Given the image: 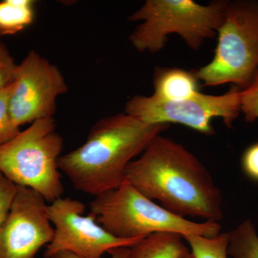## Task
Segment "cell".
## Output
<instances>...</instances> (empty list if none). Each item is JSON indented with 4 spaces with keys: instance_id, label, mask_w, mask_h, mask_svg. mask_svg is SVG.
I'll use <instances>...</instances> for the list:
<instances>
[{
    "instance_id": "6da1fadb",
    "label": "cell",
    "mask_w": 258,
    "mask_h": 258,
    "mask_svg": "<svg viewBox=\"0 0 258 258\" xmlns=\"http://www.w3.org/2000/svg\"><path fill=\"white\" fill-rule=\"evenodd\" d=\"M125 180L176 215L218 223L223 217L221 191L207 168L184 146L161 134L129 164Z\"/></svg>"
},
{
    "instance_id": "7a4b0ae2",
    "label": "cell",
    "mask_w": 258,
    "mask_h": 258,
    "mask_svg": "<svg viewBox=\"0 0 258 258\" xmlns=\"http://www.w3.org/2000/svg\"><path fill=\"white\" fill-rule=\"evenodd\" d=\"M168 124H149L127 114L95 123L86 142L59 158L58 166L75 189L97 197L125 182V170Z\"/></svg>"
},
{
    "instance_id": "3957f363",
    "label": "cell",
    "mask_w": 258,
    "mask_h": 258,
    "mask_svg": "<svg viewBox=\"0 0 258 258\" xmlns=\"http://www.w3.org/2000/svg\"><path fill=\"white\" fill-rule=\"evenodd\" d=\"M89 207L97 222L119 238H143L158 232L214 237L221 231L218 222L190 221L169 211L126 181L95 197Z\"/></svg>"
},
{
    "instance_id": "277c9868",
    "label": "cell",
    "mask_w": 258,
    "mask_h": 258,
    "mask_svg": "<svg viewBox=\"0 0 258 258\" xmlns=\"http://www.w3.org/2000/svg\"><path fill=\"white\" fill-rule=\"evenodd\" d=\"M227 3L215 0L202 5L192 0H147L128 17L129 21L142 22L129 40L139 52L156 53L165 47L169 35L176 34L198 50L207 39L217 36Z\"/></svg>"
},
{
    "instance_id": "5b68a950",
    "label": "cell",
    "mask_w": 258,
    "mask_h": 258,
    "mask_svg": "<svg viewBox=\"0 0 258 258\" xmlns=\"http://www.w3.org/2000/svg\"><path fill=\"white\" fill-rule=\"evenodd\" d=\"M63 144L53 118L36 120L0 147V171L52 203L64 191L58 166Z\"/></svg>"
},
{
    "instance_id": "8992f818",
    "label": "cell",
    "mask_w": 258,
    "mask_h": 258,
    "mask_svg": "<svg viewBox=\"0 0 258 258\" xmlns=\"http://www.w3.org/2000/svg\"><path fill=\"white\" fill-rule=\"evenodd\" d=\"M212 60L195 70L203 86H248L258 70V2L228 1Z\"/></svg>"
},
{
    "instance_id": "52a82bcc",
    "label": "cell",
    "mask_w": 258,
    "mask_h": 258,
    "mask_svg": "<svg viewBox=\"0 0 258 258\" xmlns=\"http://www.w3.org/2000/svg\"><path fill=\"white\" fill-rule=\"evenodd\" d=\"M241 89L232 86L222 95L197 93L180 101H163L154 96L136 95L125 103V113L149 124L176 123L205 134H215L212 120L220 118L227 128L241 113Z\"/></svg>"
},
{
    "instance_id": "ba28073f",
    "label": "cell",
    "mask_w": 258,
    "mask_h": 258,
    "mask_svg": "<svg viewBox=\"0 0 258 258\" xmlns=\"http://www.w3.org/2000/svg\"><path fill=\"white\" fill-rule=\"evenodd\" d=\"M85 210L84 204L70 198H60L47 205V216L55 232L46 246L45 258L63 251L79 258H101L112 249L131 247L142 240L111 235L91 213L84 215Z\"/></svg>"
},
{
    "instance_id": "9c48e42d",
    "label": "cell",
    "mask_w": 258,
    "mask_h": 258,
    "mask_svg": "<svg viewBox=\"0 0 258 258\" xmlns=\"http://www.w3.org/2000/svg\"><path fill=\"white\" fill-rule=\"evenodd\" d=\"M69 91L55 64L31 50L15 68L10 112L17 126L53 118L57 100Z\"/></svg>"
},
{
    "instance_id": "30bf717a",
    "label": "cell",
    "mask_w": 258,
    "mask_h": 258,
    "mask_svg": "<svg viewBox=\"0 0 258 258\" xmlns=\"http://www.w3.org/2000/svg\"><path fill=\"white\" fill-rule=\"evenodd\" d=\"M47 205L37 191L18 186L11 210L0 227V258H35L50 243L55 230Z\"/></svg>"
},
{
    "instance_id": "8fae6325",
    "label": "cell",
    "mask_w": 258,
    "mask_h": 258,
    "mask_svg": "<svg viewBox=\"0 0 258 258\" xmlns=\"http://www.w3.org/2000/svg\"><path fill=\"white\" fill-rule=\"evenodd\" d=\"M195 70L188 71L177 68L156 67L152 95L163 101H180L191 98L200 92Z\"/></svg>"
},
{
    "instance_id": "7c38bea8",
    "label": "cell",
    "mask_w": 258,
    "mask_h": 258,
    "mask_svg": "<svg viewBox=\"0 0 258 258\" xmlns=\"http://www.w3.org/2000/svg\"><path fill=\"white\" fill-rule=\"evenodd\" d=\"M184 237L174 232H158L130 247V258H181L189 254Z\"/></svg>"
},
{
    "instance_id": "4fadbf2b",
    "label": "cell",
    "mask_w": 258,
    "mask_h": 258,
    "mask_svg": "<svg viewBox=\"0 0 258 258\" xmlns=\"http://www.w3.org/2000/svg\"><path fill=\"white\" fill-rule=\"evenodd\" d=\"M35 1H0V38L14 35L31 25L35 20Z\"/></svg>"
},
{
    "instance_id": "5bb4252c",
    "label": "cell",
    "mask_w": 258,
    "mask_h": 258,
    "mask_svg": "<svg viewBox=\"0 0 258 258\" xmlns=\"http://www.w3.org/2000/svg\"><path fill=\"white\" fill-rule=\"evenodd\" d=\"M228 234L227 254L232 258H258V234L247 219Z\"/></svg>"
},
{
    "instance_id": "9a60e30c",
    "label": "cell",
    "mask_w": 258,
    "mask_h": 258,
    "mask_svg": "<svg viewBox=\"0 0 258 258\" xmlns=\"http://www.w3.org/2000/svg\"><path fill=\"white\" fill-rule=\"evenodd\" d=\"M183 237L189 244L195 258H227V232L214 237L200 235H186Z\"/></svg>"
},
{
    "instance_id": "2e32d148",
    "label": "cell",
    "mask_w": 258,
    "mask_h": 258,
    "mask_svg": "<svg viewBox=\"0 0 258 258\" xmlns=\"http://www.w3.org/2000/svg\"><path fill=\"white\" fill-rule=\"evenodd\" d=\"M13 82L0 91V147L14 138L20 132L12 119L10 112V98Z\"/></svg>"
},
{
    "instance_id": "e0dca14e",
    "label": "cell",
    "mask_w": 258,
    "mask_h": 258,
    "mask_svg": "<svg viewBox=\"0 0 258 258\" xmlns=\"http://www.w3.org/2000/svg\"><path fill=\"white\" fill-rule=\"evenodd\" d=\"M240 109L248 123L258 119V70L248 86L241 90Z\"/></svg>"
},
{
    "instance_id": "ac0fdd59",
    "label": "cell",
    "mask_w": 258,
    "mask_h": 258,
    "mask_svg": "<svg viewBox=\"0 0 258 258\" xmlns=\"http://www.w3.org/2000/svg\"><path fill=\"white\" fill-rule=\"evenodd\" d=\"M18 186L0 171V227L11 210Z\"/></svg>"
},
{
    "instance_id": "d6986e66",
    "label": "cell",
    "mask_w": 258,
    "mask_h": 258,
    "mask_svg": "<svg viewBox=\"0 0 258 258\" xmlns=\"http://www.w3.org/2000/svg\"><path fill=\"white\" fill-rule=\"evenodd\" d=\"M16 66L8 47L0 38V91L13 82Z\"/></svg>"
},
{
    "instance_id": "ffe728a7",
    "label": "cell",
    "mask_w": 258,
    "mask_h": 258,
    "mask_svg": "<svg viewBox=\"0 0 258 258\" xmlns=\"http://www.w3.org/2000/svg\"><path fill=\"white\" fill-rule=\"evenodd\" d=\"M241 166L245 175L258 182V142L249 146L241 157Z\"/></svg>"
},
{
    "instance_id": "44dd1931",
    "label": "cell",
    "mask_w": 258,
    "mask_h": 258,
    "mask_svg": "<svg viewBox=\"0 0 258 258\" xmlns=\"http://www.w3.org/2000/svg\"><path fill=\"white\" fill-rule=\"evenodd\" d=\"M111 254V258H130V247H118L112 249L108 252ZM51 258H79L69 252H59L54 254Z\"/></svg>"
},
{
    "instance_id": "7402d4cb",
    "label": "cell",
    "mask_w": 258,
    "mask_h": 258,
    "mask_svg": "<svg viewBox=\"0 0 258 258\" xmlns=\"http://www.w3.org/2000/svg\"><path fill=\"white\" fill-rule=\"evenodd\" d=\"M181 258H195L194 257L192 253L191 252H189V254H186V255L183 256Z\"/></svg>"
}]
</instances>
